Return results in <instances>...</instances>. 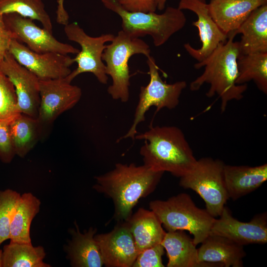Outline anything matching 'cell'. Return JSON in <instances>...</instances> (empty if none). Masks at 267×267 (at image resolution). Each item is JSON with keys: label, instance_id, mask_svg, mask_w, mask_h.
Segmentation results:
<instances>
[{"label": "cell", "instance_id": "27", "mask_svg": "<svg viewBox=\"0 0 267 267\" xmlns=\"http://www.w3.org/2000/svg\"><path fill=\"white\" fill-rule=\"evenodd\" d=\"M236 84L242 85L253 81L258 89L267 94V53L239 55L237 61Z\"/></svg>", "mask_w": 267, "mask_h": 267}, {"label": "cell", "instance_id": "12", "mask_svg": "<svg viewBox=\"0 0 267 267\" xmlns=\"http://www.w3.org/2000/svg\"><path fill=\"white\" fill-rule=\"evenodd\" d=\"M6 26L13 38L24 43L31 50L37 53L53 52L67 55L78 54L80 50L71 44L57 40L52 34L38 27L34 20L16 13L3 15Z\"/></svg>", "mask_w": 267, "mask_h": 267}, {"label": "cell", "instance_id": "21", "mask_svg": "<svg viewBox=\"0 0 267 267\" xmlns=\"http://www.w3.org/2000/svg\"><path fill=\"white\" fill-rule=\"evenodd\" d=\"M241 34L240 55L267 53V4L255 9L235 31Z\"/></svg>", "mask_w": 267, "mask_h": 267}, {"label": "cell", "instance_id": "7", "mask_svg": "<svg viewBox=\"0 0 267 267\" xmlns=\"http://www.w3.org/2000/svg\"><path fill=\"white\" fill-rule=\"evenodd\" d=\"M224 165L220 160L202 158L190 172L180 178V186L199 194L206 210L214 218L221 215L229 199L224 180Z\"/></svg>", "mask_w": 267, "mask_h": 267}, {"label": "cell", "instance_id": "9", "mask_svg": "<svg viewBox=\"0 0 267 267\" xmlns=\"http://www.w3.org/2000/svg\"><path fill=\"white\" fill-rule=\"evenodd\" d=\"M64 31L67 39L78 43L81 49L73 58L78 64L77 68L66 77L70 82L79 75L84 73L93 74L98 82L106 84L108 75L106 73L105 63L102 59V55L106 47V43L111 42L115 36L105 34L93 37L87 34L77 22L68 23L65 25Z\"/></svg>", "mask_w": 267, "mask_h": 267}, {"label": "cell", "instance_id": "34", "mask_svg": "<svg viewBox=\"0 0 267 267\" xmlns=\"http://www.w3.org/2000/svg\"><path fill=\"white\" fill-rule=\"evenodd\" d=\"M12 38V34L5 25L3 15L0 13V62L8 52Z\"/></svg>", "mask_w": 267, "mask_h": 267}, {"label": "cell", "instance_id": "29", "mask_svg": "<svg viewBox=\"0 0 267 267\" xmlns=\"http://www.w3.org/2000/svg\"><path fill=\"white\" fill-rule=\"evenodd\" d=\"M20 113L14 87L0 71V123L9 124Z\"/></svg>", "mask_w": 267, "mask_h": 267}, {"label": "cell", "instance_id": "16", "mask_svg": "<svg viewBox=\"0 0 267 267\" xmlns=\"http://www.w3.org/2000/svg\"><path fill=\"white\" fill-rule=\"evenodd\" d=\"M104 265L107 267H132L138 255L126 221L120 222L109 232L95 234Z\"/></svg>", "mask_w": 267, "mask_h": 267}, {"label": "cell", "instance_id": "24", "mask_svg": "<svg viewBox=\"0 0 267 267\" xmlns=\"http://www.w3.org/2000/svg\"><path fill=\"white\" fill-rule=\"evenodd\" d=\"M41 202L31 192L21 195L10 225V242L32 243L30 227Z\"/></svg>", "mask_w": 267, "mask_h": 267}, {"label": "cell", "instance_id": "32", "mask_svg": "<svg viewBox=\"0 0 267 267\" xmlns=\"http://www.w3.org/2000/svg\"><path fill=\"white\" fill-rule=\"evenodd\" d=\"M9 124L0 123V160L5 164L10 163L16 155Z\"/></svg>", "mask_w": 267, "mask_h": 267}, {"label": "cell", "instance_id": "17", "mask_svg": "<svg viewBox=\"0 0 267 267\" xmlns=\"http://www.w3.org/2000/svg\"><path fill=\"white\" fill-rule=\"evenodd\" d=\"M198 259L204 267H243V246L225 237L210 234L197 249Z\"/></svg>", "mask_w": 267, "mask_h": 267}, {"label": "cell", "instance_id": "10", "mask_svg": "<svg viewBox=\"0 0 267 267\" xmlns=\"http://www.w3.org/2000/svg\"><path fill=\"white\" fill-rule=\"evenodd\" d=\"M39 90L37 120L41 128L52 124L60 115L74 107L82 95L81 89L65 78L40 80Z\"/></svg>", "mask_w": 267, "mask_h": 267}, {"label": "cell", "instance_id": "14", "mask_svg": "<svg viewBox=\"0 0 267 267\" xmlns=\"http://www.w3.org/2000/svg\"><path fill=\"white\" fill-rule=\"evenodd\" d=\"M219 217L210 234L225 237L242 246L267 242V213L257 214L250 221L243 222L233 218L225 206Z\"/></svg>", "mask_w": 267, "mask_h": 267}, {"label": "cell", "instance_id": "33", "mask_svg": "<svg viewBox=\"0 0 267 267\" xmlns=\"http://www.w3.org/2000/svg\"><path fill=\"white\" fill-rule=\"evenodd\" d=\"M122 7L132 12H155L157 9L155 0H119Z\"/></svg>", "mask_w": 267, "mask_h": 267}, {"label": "cell", "instance_id": "18", "mask_svg": "<svg viewBox=\"0 0 267 267\" xmlns=\"http://www.w3.org/2000/svg\"><path fill=\"white\" fill-rule=\"evenodd\" d=\"M267 0H210L209 12L219 28L227 35L235 31L255 9Z\"/></svg>", "mask_w": 267, "mask_h": 267}, {"label": "cell", "instance_id": "8", "mask_svg": "<svg viewBox=\"0 0 267 267\" xmlns=\"http://www.w3.org/2000/svg\"><path fill=\"white\" fill-rule=\"evenodd\" d=\"M147 58L150 81L146 86L140 87L133 124L127 133L117 139V142L128 138L135 139V136L137 134V127L139 123L144 121L145 113L151 107H156L155 115L163 108L173 109L176 108L179 103L182 91L187 86L184 81L170 84L164 82L160 76L159 68L155 59L151 55Z\"/></svg>", "mask_w": 267, "mask_h": 267}, {"label": "cell", "instance_id": "26", "mask_svg": "<svg viewBox=\"0 0 267 267\" xmlns=\"http://www.w3.org/2000/svg\"><path fill=\"white\" fill-rule=\"evenodd\" d=\"M9 125L15 154L23 158L37 143L42 128L36 118L22 113Z\"/></svg>", "mask_w": 267, "mask_h": 267}, {"label": "cell", "instance_id": "11", "mask_svg": "<svg viewBox=\"0 0 267 267\" xmlns=\"http://www.w3.org/2000/svg\"><path fill=\"white\" fill-rule=\"evenodd\" d=\"M8 52L39 80L65 78L71 73L70 67L74 63L68 54L35 52L14 38L11 40Z\"/></svg>", "mask_w": 267, "mask_h": 267}, {"label": "cell", "instance_id": "25", "mask_svg": "<svg viewBox=\"0 0 267 267\" xmlns=\"http://www.w3.org/2000/svg\"><path fill=\"white\" fill-rule=\"evenodd\" d=\"M45 256L42 246L10 242L2 249V267H50L44 262Z\"/></svg>", "mask_w": 267, "mask_h": 267}, {"label": "cell", "instance_id": "5", "mask_svg": "<svg viewBox=\"0 0 267 267\" xmlns=\"http://www.w3.org/2000/svg\"><path fill=\"white\" fill-rule=\"evenodd\" d=\"M149 209L167 231L187 230L193 235L196 246L210 234L216 219L205 209L196 206L190 195L181 193L166 200L149 203Z\"/></svg>", "mask_w": 267, "mask_h": 267}, {"label": "cell", "instance_id": "13", "mask_svg": "<svg viewBox=\"0 0 267 267\" xmlns=\"http://www.w3.org/2000/svg\"><path fill=\"white\" fill-rule=\"evenodd\" d=\"M0 71L14 87L20 112L37 119L40 103L39 78L8 52L0 62Z\"/></svg>", "mask_w": 267, "mask_h": 267}, {"label": "cell", "instance_id": "2", "mask_svg": "<svg viewBox=\"0 0 267 267\" xmlns=\"http://www.w3.org/2000/svg\"><path fill=\"white\" fill-rule=\"evenodd\" d=\"M135 139L143 140L140 149L143 164L153 170L167 172L181 178L190 172L197 160L184 133L174 126H150L137 134Z\"/></svg>", "mask_w": 267, "mask_h": 267}, {"label": "cell", "instance_id": "19", "mask_svg": "<svg viewBox=\"0 0 267 267\" xmlns=\"http://www.w3.org/2000/svg\"><path fill=\"white\" fill-rule=\"evenodd\" d=\"M76 228L70 230L72 236L65 247L67 257L74 267H101L103 259L94 238L97 229L90 227L87 231L81 232L75 222Z\"/></svg>", "mask_w": 267, "mask_h": 267}, {"label": "cell", "instance_id": "22", "mask_svg": "<svg viewBox=\"0 0 267 267\" xmlns=\"http://www.w3.org/2000/svg\"><path fill=\"white\" fill-rule=\"evenodd\" d=\"M125 221L138 253L161 244L166 232L156 215L151 210L140 208Z\"/></svg>", "mask_w": 267, "mask_h": 267}, {"label": "cell", "instance_id": "36", "mask_svg": "<svg viewBox=\"0 0 267 267\" xmlns=\"http://www.w3.org/2000/svg\"><path fill=\"white\" fill-rule=\"evenodd\" d=\"M2 250L0 249V267H2Z\"/></svg>", "mask_w": 267, "mask_h": 267}, {"label": "cell", "instance_id": "31", "mask_svg": "<svg viewBox=\"0 0 267 267\" xmlns=\"http://www.w3.org/2000/svg\"><path fill=\"white\" fill-rule=\"evenodd\" d=\"M165 249L161 244L146 248L138 253L132 267H164L162 256Z\"/></svg>", "mask_w": 267, "mask_h": 267}, {"label": "cell", "instance_id": "23", "mask_svg": "<svg viewBox=\"0 0 267 267\" xmlns=\"http://www.w3.org/2000/svg\"><path fill=\"white\" fill-rule=\"evenodd\" d=\"M161 244L167 252V267H204L193 238L183 230L167 231Z\"/></svg>", "mask_w": 267, "mask_h": 267}, {"label": "cell", "instance_id": "1", "mask_svg": "<svg viewBox=\"0 0 267 267\" xmlns=\"http://www.w3.org/2000/svg\"><path fill=\"white\" fill-rule=\"evenodd\" d=\"M164 173L144 164L117 163L113 170L94 178L93 187L112 200L114 218L125 221L139 199L155 190Z\"/></svg>", "mask_w": 267, "mask_h": 267}, {"label": "cell", "instance_id": "15", "mask_svg": "<svg viewBox=\"0 0 267 267\" xmlns=\"http://www.w3.org/2000/svg\"><path fill=\"white\" fill-rule=\"evenodd\" d=\"M178 8L192 11L197 16V20L192 24L198 29L201 47L196 49L187 43L184 44V47L198 62L206 58L220 44L226 41L227 35L219 28L213 19L205 0H180Z\"/></svg>", "mask_w": 267, "mask_h": 267}, {"label": "cell", "instance_id": "30", "mask_svg": "<svg viewBox=\"0 0 267 267\" xmlns=\"http://www.w3.org/2000/svg\"><path fill=\"white\" fill-rule=\"evenodd\" d=\"M21 195L11 189L0 190V246L9 239L10 223Z\"/></svg>", "mask_w": 267, "mask_h": 267}, {"label": "cell", "instance_id": "3", "mask_svg": "<svg viewBox=\"0 0 267 267\" xmlns=\"http://www.w3.org/2000/svg\"><path fill=\"white\" fill-rule=\"evenodd\" d=\"M235 35L230 33L224 43L220 44L206 58L194 65L196 69L204 67L203 73L191 82L190 89L196 91L205 84L210 85L206 93L209 98L217 95L221 100V110L224 112L228 103L239 100L244 97L247 84L238 85L237 59L240 55L238 42Z\"/></svg>", "mask_w": 267, "mask_h": 267}, {"label": "cell", "instance_id": "20", "mask_svg": "<svg viewBox=\"0 0 267 267\" xmlns=\"http://www.w3.org/2000/svg\"><path fill=\"white\" fill-rule=\"evenodd\" d=\"M223 177L229 198L235 200L260 187L267 179V164L234 166L224 164Z\"/></svg>", "mask_w": 267, "mask_h": 267}, {"label": "cell", "instance_id": "4", "mask_svg": "<svg viewBox=\"0 0 267 267\" xmlns=\"http://www.w3.org/2000/svg\"><path fill=\"white\" fill-rule=\"evenodd\" d=\"M101 0L106 8L121 17L123 32L132 38L150 36L157 47L166 43L186 23L185 15L178 8L168 6L162 14L132 12L124 9L119 0Z\"/></svg>", "mask_w": 267, "mask_h": 267}, {"label": "cell", "instance_id": "28", "mask_svg": "<svg viewBox=\"0 0 267 267\" xmlns=\"http://www.w3.org/2000/svg\"><path fill=\"white\" fill-rule=\"evenodd\" d=\"M1 15L16 13L39 21L43 28L52 34L50 17L44 9L43 0H0Z\"/></svg>", "mask_w": 267, "mask_h": 267}, {"label": "cell", "instance_id": "6", "mask_svg": "<svg viewBox=\"0 0 267 267\" xmlns=\"http://www.w3.org/2000/svg\"><path fill=\"white\" fill-rule=\"evenodd\" d=\"M149 45L140 38H132L120 31L110 44H107L102 55L106 73L112 83L108 93L115 100L127 102L130 97V74L129 61L135 54L150 56Z\"/></svg>", "mask_w": 267, "mask_h": 267}, {"label": "cell", "instance_id": "35", "mask_svg": "<svg viewBox=\"0 0 267 267\" xmlns=\"http://www.w3.org/2000/svg\"><path fill=\"white\" fill-rule=\"evenodd\" d=\"M167 0H155L157 8L159 10H163L165 7Z\"/></svg>", "mask_w": 267, "mask_h": 267}]
</instances>
